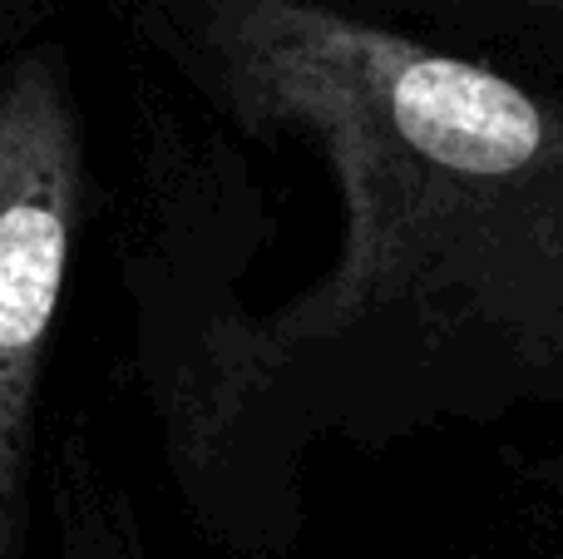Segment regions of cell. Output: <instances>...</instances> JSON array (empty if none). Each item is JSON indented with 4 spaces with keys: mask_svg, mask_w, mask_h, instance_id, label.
Wrapping results in <instances>:
<instances>
[{
    "mask_svg": "<svg viewBox=\"0 0 563 559\" xmlns=\"http://www.w3.org/2000/svg\"><path fill=\"white\" fill-rule=\"evenodd\" d=\"M104 6L218 119L307 139L346 213L321 283L144 366L188 485H213L253 412L311 362L563 376V99L327 0Z\"/></svg>",
    "mask_w": 563,
    "mask_h": 559,
    "instance_id": "cell-1",
    "label": "cell"
},
{
    "mask_svg": "<svg viewBox=\"0 0 563 559\" xmlns=\"http://www.w3.org/2000/svg\"><path fill=\"white\" fill-rule=\"evenodd\" d=\"M85 208L69 0H0V559L35 555L45 372Z\"/></svg>",
    "mask_w": 563,
    "mask_h": 559,
    "instance_id": "cell-2",
    "label": "cell"
},
{
    "mask_svg": "<svg viewBox=\"0 0 563 559\" xmlns=\"http://www.w3.org/2000/svg\"><path fill=\"white\" fill-rule=\"evenodd\" d=\"M499 6H563V0H499Z\"/></svg>",
    "mask_w": 563,
    "mask_h": 559,
    "instance_id": "cell-3",
    "label": "cell"
}]
</instances>
